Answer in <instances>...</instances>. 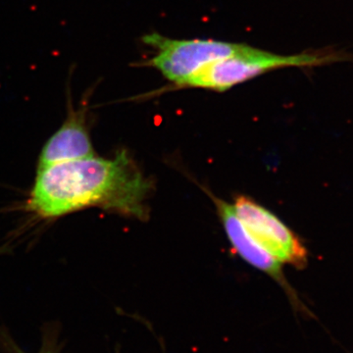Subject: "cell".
Wrapping results in <instances>:
<instances>
[{"label": "cell", "instance_id": "2", "mask_svg": "<svg viewBox=\"0 0 353 353\" xmlns=\"http://www.w3.org/2000/svg\"><path fill=\"white\" fill-rule=\"evenodd\" d=\"M343 61H353L352 55L330 50L282 55L246 46L241 52L204 67L179 88H205L215 92H226L240 83L275 70L290 67L315 68Z\"/></svg>", "mask_w": 353, "mask_h": 353}, {"label": "cell", "instance_id": "5", "mask_svg": "<svg viewBox=\"0 0 353 353\" xmlns=\"http://www.w3.org/2000/svg\"><path fill=\"white\" fill-rule=\"evenodd\" d=\"M234 209L250 238L272 256L297 269L306 266L307 250L277 216L245 196L234 199Z\"/></svg>", "mask_w": 353, "mask_h": 353}, {"label": "cell", "instance_id": "3", "mask_svg": "<svg viewBox=\"0 0 353 353\" xmlns=\"http://www.w3.org/2000/svg\"><path fill=\"white\" fill-rule=\"evenodd\" d=\"M143 41L155 53L152 59L139 65L157 69L176 88L204 67L236 54L246 48L245 43L214 39H169L157 32L146 34Z\"/></svg>", "mask_w": 353, "mask_h": 353}, {"label": "cell", "instance_id": "7", "mask_svg": "<svg viewBox=\"0 0 353 353\" xmlns=\"http://www.w3.org/2000/svg\"><path fill=\"white\" fill-rule=\"evenodd\" d=\"M12 353H26V352H23L22 350H18V348L13 347ZM39 353H55V352H51V350H43V352H41Z\"/></svg>", "mask_w": 353, "mask_h": 353}, {"label": "cell", "instance_id": "6", "mask_svg": "<svg viewBox=\"0 0 353 353\" xmlns=\"http://www.w3.org/2000/svg\"><path fill=\"white\" fill-rule=\"evenodd\" d=\"M202 189L214 202L218 215H219L221 222H222L223 227H224L225 232H226L228 239H229L230 243L233 246L236 254L240 255L241 259L248 262V264L252 265V267L259 269L260 271L264 272L267 275L270 276L274 281H276L284 289L294 308L299 311L305 309L301 303V301L297 299L296 292L285 279L284 272H283V263H281L275 257L272 256L270 253L264 250L261 246L257 245L250 238L241 221L239 220L238 216L234 213V206L211 194L209 190L204 189V188H202Z\"/></svg>", "mask_w": 353, "mask_h": 353}, {"label": "cell", "instance_id": "1", "mask_svg": "<svg viewBox=\"0 0 353 353\" xmlns=\"http://www.w3.org/2000/svg\"><path fill=\"white\" fill-rule=\"evenodd\" d=\"M153 189L152 181L123 150L111 159L92 157L38 171L28 208L43 218L99 208L145 221Z\"/></svg>", "mask_w": 353, "mask_h": 353}, {"label": "cell", "instance_id": "4", "mask_svg": "<svg viewBox=\"0 0 353 353\" xmlns=\"http://www.w3.org/2000/svg\"><path fill=\"white\" fill-rule=\"evenodd\" d=\"M75 64H72L66 80L67 116L63 124L57 130L39 155L38 171L48 167L73 160L95 157L94 146L90 136V101L99 81L92 83L83 92L78 108H75L72 94V79Z\"/></svg>", "mask_w": 353, "mask_h": 353}]
</instances>
